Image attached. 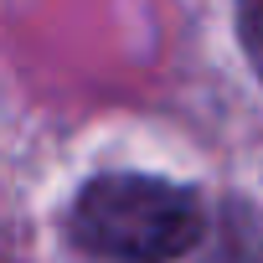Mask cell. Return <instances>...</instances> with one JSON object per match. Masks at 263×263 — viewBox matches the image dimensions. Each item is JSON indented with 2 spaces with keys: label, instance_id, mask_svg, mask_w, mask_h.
<instances>
[{
  "label": "cell",
  "instance_id": "cell-1",
  "mask_svg": "<svg viewBox=\"0 0 263 263\" xmlns=\"http://www.w3.org/2000/svg\"><path fill=\"white\" fill-rule=\"evenodd\" d=\"M67 232L93 263H176L201 242V201L176 181L114 171L78 191Z\"/></svg>",
  "mask_w": 263,
  "mask_h": 263
},
{
  "label": "cell",
  "instance_id": "cell-2",
  "mask_svg": "<svg viewBox=\"0 0 263 263\" xmlns=\"http://www.w3.org/2000/svg\"><path fill=\"white\" fill-rule=\"evenodd\" d=\"M237 31H242L248 62L263 72V0H237Z\"/></svg>",
  "mask_w": 263,
  "mask_h": 263
}]
</instances>
